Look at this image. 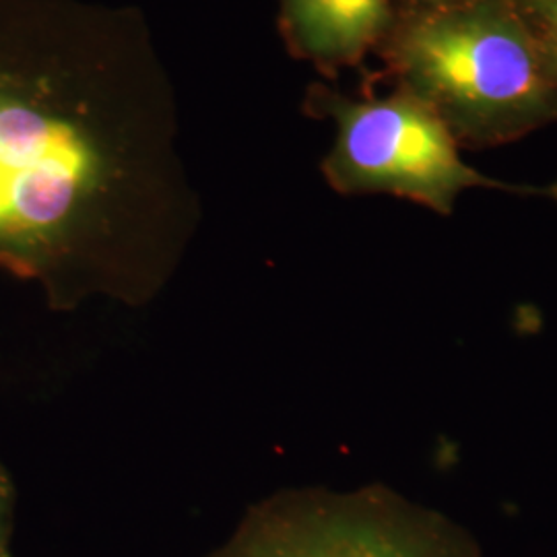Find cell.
I'll list each match as a JSON object with an SVG mask.
<instances>
[{"label": "cell", "instance_id": "obj_6", "mask_svg": "<svg viewBox=\"0 0 557 557\" xmlns=\"http://www.w3.org/2000/svg\"><path fill=\"white\" fill-rule=\"evenodd\" d=\"M522 20L535 23L539 29H547L557 21V0H508Z\"/></svg>", "mask_w": 557, "mask_h": 557}, {"label": "cell", "instance_id": "obj_9", "mask_svg": "<svg viewBox=\"0 0 557 557\" xmlns=\"http://www.w3.org/2000/svg\"><path fill=\"white\" fill-rule=\"evenodd\" d=\"M446 2H457V0H413V7H436Z\"/></svg>", "mask_w": 557, "mask_h": 557}, {"label": "cell", "instance_id": "obj_3", "mask_svg": "<svg viewBox=\"0 0 557 557\" xmlns=\"http://www.w3.org/2000/svg\"><path fill=\"white\" fill-rule=\"evenodd\" d=\"M314 100L337 122V140L322 170L343 195L388 193L440 215H450L469 188L557 200V184H508L473 170L460 158L453 131L405 89L382 100L361 101L322 89Z\"/></svg>", "mask_w": 557, "mask_h": 557}, {"label": "cell", "instance_id": "obj_1", "mask_svg": "<svg viewBox=\"0 0 557 557\" xmlns=\"http://www.w3.org/2000/svg\"><path fill=\"white\" fill-rule=\"evenodd\" d=\"M77 0H0V259L36 267L112 176L126 119L161 114L140 41Z\"/></svg>", "mask_w": 557, "mask_h": 557}, {"label": "cell", "instance_id": "obj_5", "mask_svg": "<svg viewBox=\"0 0 557 557\" xmlns=\"http://www.w3.org/2000/svg\"><path fill=\"white\" fill-rule=\"evenodd\" d=\"M281 20L289 46L322 66L356 64L397 23L393 0H281Z\"/></svg>", "mask_w": 557, "mask_h": 557}, {"label": "cell", "instance_id": "obj_7", "mask_svg": "<svg viewBox=\"0 0 557 557\" xmlns=\"http://www.w3.org/2000/svg\"><path fill=\"white\" fill-rule=\"evenodd\" d=\"M541 50H543V59L547 64V71L552 75V79L557 85V21L554 25H549L547 29H543L537 36Z\"/></svg>", "mask_w": 557, "mask_h": 557}, {"label": "cell", "instance_id": "obj_8", "mask_svg": "<svg viewBox=\"0 0 557 557\" xmlns=\"http://www.w3.org/2000/svg\"><path fill=\"white\" fill-rule=\"evenodd\" d=\"M9 483L0 473V557H13L9 549Z\"/></svg>", "mask_w": 557, "mask_h": 557}, {"label": "cell", "instance_id": "obj_4", "mask_svg": "<svg viewBox=\"0 0 557 557\" xmlns=\"http://www.w3.org/2000/svg\"><path fill=\"white\" fill-rule=\"evenodd\" d=\"M211 557H475L444 518L386 490L260 506Z\"/></svg>", "mask_w": 557, "mask_h": 557}, {"label": "cell", "instance_id": "obj_2", "mask_svg": "<svg viewBox=\"0 0 557 557\" xmlns=\"http://www.w3.org/2000/svg\"><path fill=\"white\" fill-rule=\"evenodd\" d=\"M384 48L400 89L430 106L457 140L498 145L557 116L537 34L508 0L413 7Z\"/></svg>", "mask_w": 557, "mask_h": 557}]
</instances>
